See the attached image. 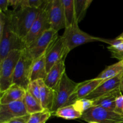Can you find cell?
I'll list each match as a JSON object with an SVG mask.
<instances>
[{
  "mask_svg": "<svg viewBox=\"0 0 123 123\" xmlns=\"http://www.w3.org/2000/svg\"><path fill=\"white\" fill-rule=\"evenodd\" d=\"M38 82L40 86L41 105L44 110L51 112L54 104V90L47 86L43 80H38Z\"/></svg>",
  "mask_w": 123,
  "mask_h": 123,
  "instance_id": "d6986e66",
  "label": "cell"
},
{
  "mask_svg": "<svg viewBox=\"0 0 123 123\" xmlns=\"http://www.w3.org/2000/svg\"><path fill=\"white\" fill-rule=\"evenodd\" d=\"M81 119L88 123H118L123 122V115L97 106H93L83 113Z\"/></svg>",
  "mask_w": 123,
  "mask_h": 123,
  "instance_id": "52a82bcc",
  "label": "cell"
},
{
  "mask_svg": "<svg viewBox=\"0 0 123 123\" xmlns=\"http://www.w3.org/2000/svg\"><path fill=\"white\" fill-rule=\"evenodd\" d=\"M92 2V0H74L76 18L78 23L83 20L85 16L87 9Z\"/></svg>",
  "mask_w": 123,
  "mask_h": 123,
  "instance_id": "d4e9b609",
  "label": "cell"
},
{
  "mask_svg": "<svg viewBox=\"0 0 123 123\" xmlns=\"http://www.w3.org/2000/svg\"><path fill=\"white\" fill-rule=\"evenodd\" d=\"M50 28L45 8L42 9L32 24L30 31L23 39L26 48L37 39L44 31Z\"/></svg>",
  "mask_w": 123,
  "mask_h": 123,
  "instance_id": "8fae6325",
  "label": "cell"
},
{
  "mask_svg": "<svg viewBox=\"0 0 123 123\" xmlns=\"http://www.w3.org/2000/svg\"><path fill=\"white\" fill-rule=\"evenodd\" d=\"M122 73H123V60L107 67L97 78L104 81L115 78Z\"/></svg>",
  "mask_w": 123,
  "mask_h": 123,
  "instance_id": "ffe728a7",
  "label": "cell"
},
{
  "mask_svg": "<svg viewBox=\"0 0 123 123\" xmlns=\"http://www.w3.org/2000/svg\"><path fill=\"white\" fill-rule=\"evenodd\" d=\"M22 50H14L0 61V92L3 93L13 85L14 70L21 56Z\"/></svg>",
  "mask_w": 123,
  "mask_h": 123,
  "instance_id": "7a4b0ae2",
  "label": "cell"
},
{
  "mask_svg": "<svg viewBox=\"0 0 123 123\" xmlns=\"http://www.w3.org/2000/svg\"><path fill=\"white\" fill-rule=\"evenodd\" d=\"M58 36L57 31L49 29L25 49L33 60H36L45 54L49 47Z\"/></svg>",
  "mask_w": 123,
  "mask_h": 123,
  "instance_id": "9c48e42d",
  "label": "cell"
},
{
  "mask_svg": "<svg viewBox=\"0 0 123 123\" xmlns=\"http://www.w3.org/2000/svg\"><path fill=\"white\" fill-rule=\"evenodd\" d=\"M42 9L20 7L7 14L12 31L23 40L30 31L32 24Z\"/></svg>",
  "mask_w": 123,
  "mask_h": 123,
  "instance_id": "6da1fadb",
  "label": "cell"
},
{
  "mask_svg": "<svg viewBox=\"0 0 123 123\" xmlns=\"http://www.w3.org/2000/svg\"><path fill=\"white\" fill-rule=\"evenodd\" d=\"M118 37V38H121V39L123 40V32L122 34H120V36H119Z\"/></svg>",
  "mask_w": 123,
  "mask_h": 123,
  "instance_id": "e575fe53",
  "label": "cell"
},
{
  "mask_svg": "<svg viewBox=\"0 0 123 123\" xmlns=\"http://www.w3.org/2000/svg\"><path fill=\"white\" fill-rule=\"evenodd\" d=\"M27 91L40 103V86L38 80L31 82L28 86Z\"/></svg>",
  "mask_w": 123,
  "mask_h": 123,
  "instance_id": "f1b7e54d",
  "label": "cell"
},
{
  "mask_svg": "<svg viewBox=\"0 0 123 123\" xmlns=\"http://www.w3.org/2000/svg\"><path fill=\"white\" fill-rule=\"evenodd\" d=\"M20 4L21 0H10V6L13 7L14 10L20 8Z\"/></svg>",
  "mask_w": 123,
  "mask_h": 123,
  "instance_id": "d6a6232c",
  "label": "cell"
},
{
  "mask_svg": "<svg viewBox=\"0 0 123 123\" xmlns=\"http://www.w3.org/2000/svg\"><path fill=\"white\" fill-rule=\"evenodd\" d=\"M123 123V122H121V123Z\"/></svg>",
  "mask_w": 123,
  "mask_h": 123,
  "instance_id": "d590c367",
  "label": "cell"
},
{
  "mask_svg": "<svg viewBox=\"0 0 123 123\" xmlns=\"http://www.w3.org/2000/svg\"><path fill=\"white\" fill-rule=\"evenodd\" d=\"M114 112L123 116V95L120 96L117 99Z\"/></svg>",
  "mask_w": 123,
  "mask_h": 123,
  "instance_id": "f546056e",
  "label": "cell"
},
{
  "mask_svg": "<svg viewBox=\"0 0 123 123\" xmlns=\"http://www.w3.org/2000/svg\"><path fill=\"white\" fill-rule=\"evenodd\" d=\"M30 115H25V116L20 117L16 118L13 119L9 121V123H28L30 119Z\"/></svg>",
  "mask_w": 123,
  "mask_h": 123,
  "instance_id": "4dcf8cb0",
  "label": "cell"
},
{
  "mask_svg": "<svg viewBox=\"0 0 123 123\" xmlns=\"http://www.w3.org/2000/svg\"><path fill=\"white\" fill-rule=\"evenodd\" d=\"M25 48L24 41L12 31L7 16L6 27L3 34L0 36V61L3 60L12 50H22Z\"/></svg>",
  "mask_w": 123,
  "mask_h": 123,
  "instance_id": "8992f818",
  "label": "cell"
},
{
  "mask_svg": "<svg viewBox=\"0 0 123 123\" xmlns=\"http://www.w3.org/2000/svg\"><path fill=\"white\" fill-rule=\"evenodd\" d=\"M64 7L66 28L78 24L76 18L74 0H62Z\"/></svg>",
  "mask_w": 123,
  "mask_h": 123,
  "instance_id": "603a6c76",
  "label": "cell"
},
{
  "mask_svg": "<svg viewBox=\"0 0 123 123\" xmlns=\"http://www.w3.org/2000/svg\"><path fill=\"white\" fill-rule=\"evenodd\" d=\"M25 108L29 115L39 112L44 111V109L42 108L40 103L37 100H36L33 96H31L27 91L25 94V97L23 100Z\"/></svg>",
  "mask_w": 123,
  "mask_h": 123,
  "instance_id": "cb8c5ba5",
  "label": "cell"
},
{
  "mask_svg": "<svg viewBox=\"0 0 123 123\" xmlns=\"http://www.w3.org/2000/svg\"><path fill=\"white\" fill-rule=\"evenodd\" d=\"M57 117L62 118L65 120H74V119L81 118L82 113L77 110L74 105L64 106L60 108L54 114Z\"/></svg>",
  "mask_w": 123,
  "mask_h": 123,
  "instance_id": "7402d4cb",
  "label": "cell"
},
{
  "mask_svg": "<svg viewBox=\"0 0 123 123\" xmlns=\"http://www.w3.org/2000/svg\"><path fill=\"white\" fill-rule=\"evenodd\" d=\"M10 6V0H1L0 1V11L6 13L8 12V8Z\"/></svg>",
  "mask_w": 123,
  "mask_h": 123,
  "instance_id": "1f68e13d",
  "label": "cell"
},
{
  "mask_svg": "<svg viewBox=\"0 0 123 123\" xmlns=\"http://www.w3.org/2000/svg\"><path fill=\"white\" fill-rule=\"evenodd\" d=\"M62 37L68 52L76 47L86 43L94 42H102L103 40L102 38L91 36L82 31L79 28L78 24H75L69 27L66 28Z\"/></svg>",
  "mask_w": 123,
  "mask_h": 123,
  "instance_id": "3957f363",
  "label": "cell"
},
{
  "mask_svg": "<svg viewBox=\"0 0 123 123\" xmlns=\"http://www.w3.org/2000/svg\"><path fill=\"white\" fill-rule=\"evenodd\" d=\"M78 85V83L74 82L70 79L66 73L63 74L61 80L54 89V100L51 111L52 114L65 105Z\"/></svg>",
  "mask_w": 123,
  "mask_h": 123,
  "instance_id": "277c9868",
  "label": "cell"
},
{
  "mask_svg": "<svg viewBox=\"0 0 123 123\" xmlns=\"http://www.w3.org/2000/svg\"><path fill=\"white\" fill-rule=\"evenodd\" d=\"M29 115L22 101L0 105V123H8L13 119Z\"/></svg>",
  "mask_w": 123,
  "mask_h": 123,
  "instance_id": "7c38bea8",
  "label": "cell"
},
{
  "mask_svg": "<svg viewBox=\"0 0 123 123\" xmlns=\"http://www.w3.org/2000/svg\"><path fill=\"white\" fill-rule=\"evenodd\" d=\"M121 95L123 94L120 88H118L94 100L93 105L100 106L110 111L114 112L117 99Z\"/></svg>",
  "mask_w": 123,
  "mask_h": 123,
  "instance_id": "e0dca14e",
  "label": "cell"
},
{
  "mask_svg": "<svg viewBox=\"0 0 123 123\" xmlns=\"http://www.w3.org/2000/svg\"><path fill=\"white\" fill-rule=\"evenodd\" d=\"M26 93V90L19 85L13 84L5 92L1 93L0 105L22 101Z\"/></svg>",
  "mask_w": 123,
  "mask_h": 123,
  "instance_id": "2e32d148",
  "label": "cell"
},
{
  "mask_svg": "<svg viewBox=\"0 0 123 123\" xmlns=\"http://www.w3.org/2000/svg\"><path fill=\"white\" fill-rule=\"evenodd\" d=\"M73 105L75 106L77 110L79 111L81 113L85 112L90 108L93 106V101L89 100L88 98H84L82 99L78 100L76 102H74Z\"/></svg>",
  "mask_w": 123,
  "mask_h": 123,
  "instance_id": "83f0119b",
  "label": "cell"
},
{
  "mask_svg": "<svg viewBox=\"0 0 123 123\" xmlns=\"http://www.w3.org/2000/svg\"><path fill=\"white\" fill-rule=\"evenodd\" d=\"M52 113L48 110H44L42 112L35 113L30 115L28 123H45L50 117Z\"/></svg>",
  "mask_w": 123,
  "mask_h": 123,
  "instance_id": "484cf974",
  "label": "cell"
},
{
  "mask_svg": "<svg viewBox=\"0 0 123 123\" xmlns=\"http://www.w3.org/2000/svg\"><path fill=\"white\" fill-rule=\"evenodd\" d=\"M102 42L109 44L108 49L111 53L112 56L120 61L123 60V40L117 37L114 40L103 38Z\"/></svg>",
  "mask_w": 123,
  "mask_h": 123,
  "instance_id": "44dd1931",
  "label": "cell"
},
{
  "mask_svg": "<svg viewBox=\"0 0 123 123\" xmlns=\"http://www.w3.org/2000/svg\"><path fill=\"white\" fill-rule=\"evenodd\" d=\"M120 90H121V93L123 95V77L122 78V79H121V84H120Z\"/></svg>",
  "mask_w": 123,
  "mask_h": 123,
  "instance_id": "836d02e7",
  "label": "cell"
},
{
  "mask_svg": "<svg viewBox=\"0 0 123 123\" xmlns=\"http://www.w3.org/2000/svg\"><path fill=\"white\" fill-rule=\"evenodd\" d=\"M48 1L49 0H21L20 7H31L43 9L46 6Z\"/></svg>",
  "mask_w": 123,
  "mask_h": 123,
  "instance_id": "4316f807",
  "label": "cell"
},
{
  "mask_svg": "<svg viewBox=\"0 0 123 123\" xmlns=\"http://www.w3.org/2000/svg\"><path fill=\"white\" fill-rule=\"evenodd\" d=\"M33 61L26 49L22 50L21 56L14 70L13 84L22 86L27 91L28 86L31 82L30 75Z\"/></svg>",
  "mask_w": 123,
  "mask_h": 123,
  "instance_id": "5b68a950",
  "label": "cell"
},
{
  "mask_svg": "<svg viewBox=\"0 0 123 123\" xmlns=\"http://www.w3.org/2000/svg\"><path fill=\"white\" fill-rule=\"evenodd\" d=\"M45 10L50 29L58 32L66 28L64 7L62 0H49Z\"/></svg>",
  "mask_w": 123,
  "mask_h": 123,
  "instance_id": "ba28073f",
  "label": "cell"
},
{
  "mask_svg": "<svg viewBox=\"0 0 123 123\" xmlns=\"http://www.w3.org/2000/svg\"><path fill=\"white\" fill-rule=\"evenodd\" d=\"M48 72L46 65L45 55H43L40 57L33 61L31 67L30 81H35L38 80H43L46 78Z\"/></svg>",
  "mask_w": 123,
  "mask_h": 123,
  "instance_id": "ac0fdd59",
  "label": "cell"
},
{
  "mask_svg": "<svg viewBox=\"0 0 123 123\" xmlns=\"http://www.w3.org/2000/svg\"><path fill=\"white\" fill-rule=\"evenodd\" d=\"M123 77V73L117 76L115 78L104 80L98 85L97 88L89 94L86 98L94 101L114 90L120 88V84Z\"/></svg>",
  "mask_w": 123,
  "mask_h": 123,
  "instance_id": "5bb4252c",
  "label": "cell"
},
{
  "mask_svg": "<svg viewBox=\"0 0 123 123\" xmlns=\"http://www.w3.org/2000/svg\"><path fill=\"white\" fill-rule=\"evenodd\" d=\"M103 81V80H102V79L96 78L94 79L78 83L76 90H74L73 93L70 97L67 103L64 106L71 105L78 100L86 98L95 89L97 88L98 85Z\"/></svg>",
  "mask_w": 123,
  "mask_h": 123,
  "instance_id": "4fadbf2b",
  "label": "cell"
},
{
  "mask_svg": "<svg viewBox=\"0 0 123 123\" xmlns=\"http://www.w3.org/2000/svg\"><path fill=\"white\" fill-rule=\"evenodd\" d=\"M68 52L62 36H58L44 54L48 73L55 64L62 58H66Z\"/></svg>",
  "mask_w": 123,
  "mask_h": 123,
  "instance_id": "30bf717a",
  "label": "cell"
},
{
  "mask_svg": "<svg viewBox=\"0 0 123 123\" xmlns=\"http://www.w3.org/2000/svg\"><path fill=\"white\" fill-rule=\"evenodd\" d=\"M65 59L66 58H62L53 66L52 68L49 71L46 78L44 80V84L53 90L56 87L63 74L66 73Z\"/></svg>",
  "mask_w": 123,
  "mask_h": 123,
  "instance_id": "9a60e30c",
  "label": "cell"
}]
</instances>
